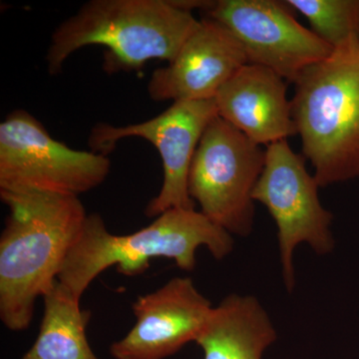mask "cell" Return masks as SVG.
<instances>
[{
    "mask_svg": "<svg viewBox=\"0 0 359 359\" xmlns=\"http://www.w3.org/2000/svg\"><path fill=\"white\" fill-rule=\"evenodd\" d=\"M276 332L254 297L231 294L212 308L197 342L204 359H262Z\"/></svg>",
    "mask_w": 359,
    "mask_h": 359,
    "instance_id": "cell-13",
    "label": "cell"
},
{
    "mask_svg": "<svg viewBox=\"0 0 359 359\" xmlns=\"http://www.w3.org/2000/svg\"><path fill=\"white\" fill-rule=\"evenodd\" d=\"M215 101L219 117L257 145L268 147L297 134L287 82L264 66H243Z\"/></svg>",
    "mask_w": 359,
    "mask_h": 359,
    "instance_id": "cell-12",
    "label": "cell"
},
{
    "mask_svg": "<svg viewBox=\"0 0 359 359\" xmlns=\"http://www.w3.org/2000/svg\"><path fill=\"white\" fill-rule=\"evenodd\" d=\"M0 198L9 210L0 236V320L21 332L57 282L88 215L77 196L0 190Z\"/></svg>",
    "mask_w": 359,
    "mask_h": 359,
    "instance_id": "cell-1",
    "label": "cell"
},
{
    "mask_svg": "<svg viewBox=\"0 0 359 359\" xmlns=\"http://www.w3.org/2000/svg\"><path fill=\"white\" fill-rule=\"evenodd\" d=\"M178 0H90L52 33L47 70L58 74L74 52L106 47L107 71L139 70L148 61L171 62L197 25Z\"/></svg>",
    "mask_w": 359,
    "mask_h": 359,
    "instance_id": "cell-2",
    "label": "cell"
},
{
    "mask_svg": "<svg viewBox=\"0 0 359 359\" xmlns=\"http://www.w3.org/2000/svg\"><path fill=\"white\" fill-rule=\"evenodd\" d=\"M207 247L221 261L231 254V233L195 210L173 209L131 235H113L102 217L88 215L81 235L66 257L57 280L80 301L90 283L110 266L122 275L135 276L150 266L153 257L173 259L180 269L196 266V252Z\"/></svg>",
    "mask_w": 359,
    "mask_h": 359,
    "instance_id": "cell-3",
    "label": "cell"
},
{
    "mask_svg": "<svg viewBox=\"0 0 359 359\" xmlns=\"http://www.w3.org/2000/svg\"><path fill=\"white\" fill-rule=\"evenodd\" d=\"M245 65L247 56L235 36L221 23L202 18L176 57L152 73L148 95L156 102L211 100Z\"/></svg>",
    "mask_w": 359,
    "mask_h": 359,
    "instance_id": "cell-11",
    "label": "cell"
},
{
    "mask_svg": "<svg viewBox=\"0 0 359 359\" xmlns=\"http://www.w3.org/2000/svg\"><path fill=\"white\" fill-rule=\"evenodd\" d=\"M136 323L110 347L115 359H164L196 341L212 306L190 278H175L134 302Z\"/></svg>",
    "mask_w": 359,
    "mask_h": 359,
    "instance_id": "cell-10",
    "label": "cell"
},
{
    "mask_svg": "<svg viewBox=\"0 0 359 359\" xmlns=\"http://www.w3.org/2000/svg\"><path fill=\"white\" fill-rule=\"evenodd\" d=\"M309 20L311 30L337 49L359 40V0H285Z\"/></svg>",
    "mask_w": 359,
    "mask_h": 359,
    "instance_id": "cell-15",
    "label": "cell"
},
{
    "mask_svg": "<svg viewBox=\"0 0 359 359\" xmlns=\"http://www.w3.org/2000/svg\"><path fill=\"white\" fill-rule=\"evenodd\" d=\"M306 160L290 148L287 140L271 144L252 193L255 202L262 203L275 219L283 280L289 292L295 283V248L306 243L316 254L327 255L334 245L330 230L332 212L321 205L320 187L306 170Z\"/></svg>",
    "mask_w": 359,
    "mask_h": 359,
    "instance_id": "cell-7",
    "label": "cell"
},
{
    "mask_svg": "<svg viewBox=\"0 0 359 359\" xmlns=\"http://www.w3.org/2000/svg\"><path fill=\"white\" fill-rule=\"evenodd\" d=\"M42 299L44 313L39 337L21 359H99L86 337L91 316L80 308V301L58 280Z\"/></svg>",
    "mask_w": 359,
    "mask_h": 359,
    "instance_id": "cell-14",
    "label": "cell"
},
{
    "mask_svg": "<svg viewBox=\"0 0 359 359\" xmlns=\"http://www.w3.org/2000/svg\"><path fill=\"white\" fill-rule=\"evenodd\" d=\"M292 118L320 187L359 177V40L309 66L294 82Z\"/></svg>",
    "mask_w": 359,
    "mask_h": 359,
    "instance_id": "cell-4",
    "label": "cell"
},
{
    "mask_svg": "<svg viewBox=\"0 0 359 359\" xmlns=\"http://www.w3.org/2000/svg\"><path fill=\"white\" fill-rule=\"evenodd\" d=\"M110 170L108 156L68 147L27 111L14 110L0 123V190L79 197L100 186Z\"/></svg>",
    "mask_w": 359,
    "mask_h": 359,
    "instance_id": "cell-6",
    "label": "cell"
},
{
    "mask_svg": "<svg viewBox=\"0 0 359 359\" xmlns=\"http://www.w3.org/2000/svg\"><path fill=\"white\" fill-rule=\"evenodd\" d=\"M266 149L217 116L205 129L189 173V193L201 212L231 235L247 237L255 221V187Z\"/></svg>",
    "mask_w": 359,
    "mask_h": 359,
    "instance_id": "cell-5",
    "label": "cell"
},
{
    "mask_svg": "<svg viewBox=\"0 0 359 359\" xmlns=\"http://www.w3.org/2000/svg\"><path fill=\"white\" fill-rule=\"evenodd\" d=\"M202 11L235 36L249 65L269 68L292 83L334 50L295 20L285 1L218 0L208 1Z\"/></svg>",
    "mask_w": 359,
    "mask_h": 359,
    "instance_id": "cell-9",
    "label": "cell"
},
{
    "mask_svg": "<svg viewBox=\"0 0 359 359\" xmlns=\"http://www.w3.org/2000/svg\"><path fill=\"white\" fill-rule=\"evenodd\" d=\"M217 116L215 99L178 101L148 121L126 126L97 124L90 133L89 146L93 152L108 156L123 139L138 137L150 142L162 159L163 185L146 207V216L157 218L170 210H195L189 173L201 139Z\"/></svg>",
    "mask_w": 359,
    "mask_h": 359,
    "instance_id": "cell-8",
    "label": "cell"
}]
</instances>
